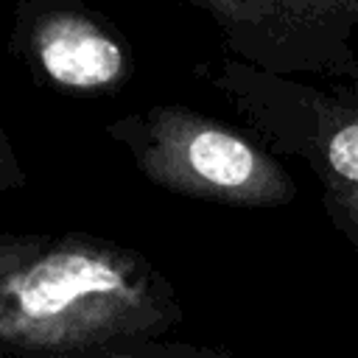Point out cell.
<instances>
[{
	"instance_id": "cell-4",
	"label": "cell",
	"mask_w": 358,
	"mask_h": 358,
	"mask_svg": "<svg viewBox=\"0 0 358 358\" xmlns=\"http://www.w3.org/2000/svg\"><path fill=\"white\" fill-rule=\"evenodd\" d=\"M210 17L227 50L274 73L358 81V0H185Z\"/></svg>"
},
{
	"instance_id": "cell-3",
	"label": "cell",
	"mask_w": 358,
	"mask_h": 358,
	"mask_svg": "<svg viewBox=\"0 0 358 358\" xmlns=\"http://www.w3.org/2000/svg\"><path fill=\"white\" fill-rule=\"evenodd\" d=\"M210 81L277 154L308 162L324 190H358V95L330 92L227 56Z\"/></svg>"
},
{
	"instance_id": "cell-2",
	"label": "cell",
	"mask_w": 358,
	"mask_h": 358,
	"mask_svg": "<svg viewBox=\"0 0 358 358\" xmlns=\"http://www.w3.org/2000/svg\"><path fill=\"white\" fill-rule=\"evenodd\" d=\"M157 187L224 207H282L296 199L285 168L252 137L185 103H159L106 123Z\"/></svg>"
},
{
	"instance_id": "cell-6",
	"label": "cell",
	"mask_w": 358,
	"mask_h": 358,
	"mask_svg": "<svg viewBox=\"0 0 358 358\" xmlns=\"http://www.w3.org/2000/svg\"><path fill=\"white\" fill-rule=\"evenodd\" d=\"M324 210L333 227L358 252V190H324Z\"/></svg>"
},
{
	"instance_id": "cell-7",
	"label": "cell",
	"mask_w": 358,
	"mask_h": 358,
	"mask_svg": "<svg viewBox=\"0 0 358 358\" xmlns=\"http://www.w3.org/2000/svg\"><path fill=\"white\" fill-rule=\"evenodd\" d=\"M42 241V232H0V277L20 266Z\"/></svg>"
},
{
	"instance_id": "cell-5",
	"label": "cell",
	"mask_w": 358,
	"mask_h": 358,
	"mask_svg": "<svg viewBox=\"0 0 358 358\" xmlns=\"http://www.w3.org/2000/svg\"><path fill=\"white\" fill-rule=\"evenodd\" d=\"M8 45L42 84L64 95H112L134 73L129 42L81 0H20Z\"/></svg>"
},
{
	"instance_id": "cell-1",
	"label": "cell",
	"mask_w": 358,
	"mask_h": 358,
	"mask_svg": "<svg viewBox=\"0 0 358 358\" xmlns=\"http://www.w3.org/2000/svg\"><path fill=\"white\" fill-rule=\"evenodd\" d=\"M182 319L173 285L143 252L90 232L45 235L0 277V355H199L159 344Z\"/></svg>"
},
{
	"instance_id": "cell-8",
	"label": "cell",
	"mask_w": 358,
	"mask_h": 358,
	"mask_svg": "<svg viewBox=\"0 0 358 358\" xmlns=\"http://www.w3.org/2000/svg\"><path fill=\"white\" fill-rule=\"evenodd\" d=\"M28 182L25 176V168L11 145V137L6 134V129L0 126V193H8V190H17Z\"/></svg>"
}]
</instances>
